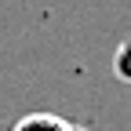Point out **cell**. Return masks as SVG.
<instances>
[{"mask_svg": "<svg viewBox=\"0 0 131 131\" xmlns=\"http://www.w3.org/2000/svg\"><path fill=\"white\" fill-rule=\"evenodd\" d=\"M77 124L58 117V113H26L11 131H73Z\"/></svg>", "mask_w": 131, "mask_h": 131, "instance_id": "obj_1", "label": "cell"}, {"mask_svg": "<svg viewBox=\"0 0 131 131\" xmlns=\"http://www.w3.org/2000/svg\"><path fill=\"white\" fill-rule=\"evenodd\" d=\"M113 69H117L124 80H131V40H124V47L117 51V58H113Z\"/></svg>", "mask_w": 131, "mask_h": 131, "instance_id": "obj_2", "label": "cell"}, {"mask_svg": "<svg viewBox=\"0 0 131 131\" xmlns=\"http://www.w3.org/2000/svg\"><path fill=\"white\" fill-rule=\"evenodd\" d=\"M73 131H88V127H80V124H77V127H73Z\"/></svg>", "mask_w": 131, "mask_h": 131, "instance_id": "obj_3", "label": "cell"}]
</instances>
